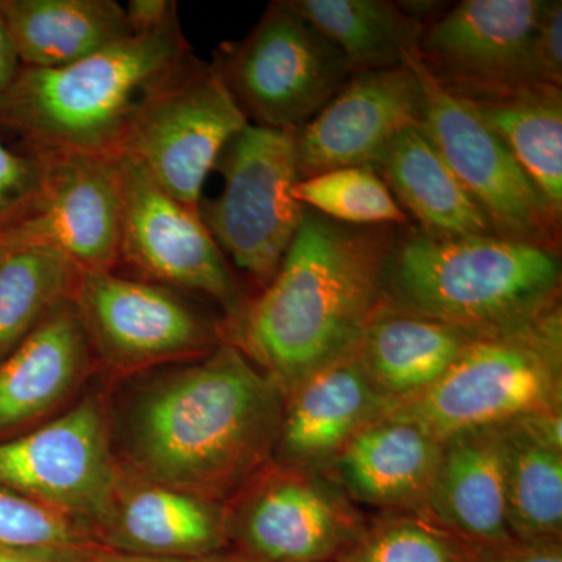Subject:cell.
<instances>
[{"label":"cell","instance_id":"603a6c76","mask_svg":"<svg viewBox=\"0 0 562 562\" xmlns=\"http://www.w3.org/2000/svg\"><path fill=\"white\" fill-rule=\"evenodd\" d=\"M372 166L419 221L420 231L439 236L495 235L420 124L395 135Z\"/></svg>","mask_w":562,"mask_h":562},{"label":"cell","instance_id":"5b68a950","mask_svg":"<svg viewBox=\"0 0 562 562\" xmlns=\"http://www.w3.org/2000/svg\"><path fill=\"white\" fill-rule=\"evenodd\" d=\"M560 409L561 303L519 327L479 336L438 382L386 417L412 422L443 442Z\"/></svg>","mask_w":562,"mask_h":562},{"label":"cell","instance_id":"ac0fdd59","mask_svg":"<svg viewBox=\"0 0 562 562\" xmlns=\"http://www.w3.org/2000/svg\"><path fill=\"white\" fill-rule=\"evenodd\" d=\"M94 536L113 552L180 560L216 557L231 547L224 503L122 469L109 516Z\"/></svg>","mask_w":562,"mask_h":562},{"label":"cell","instance_id":"6da1fadb","mask_svg":"<svg viewBox=\"0 0 562 562\" xmlns=\"http://www.w3.org/2000/svg\"><path fill=\"white\" fill-rule=\"evenodd\" d=\"M117 382L105 397L122 471L225 503L273 462L284 394L238 347Z\"/></svg>","mask_w":562,"mask_h":562},{"label":"cell","instance_id":"7a4b0ae2","mask_svg":"<svg viewBox=\"0 0 562 562\" xmlns=\"http://www.w3.org/2000/svg\"><path fill=\"white\" fill-rule=\"evenodd\" d=\"M353 227L305 209L279 272L222 341L238 347L284 397L310 375L355 353L386 302L394 233Z\"/></svg>","mask_w":562,"mask_h":562},{"label":"cell","instance_id":"2e32d148","mask_svg":"<svg viewBox=\"0 0 562 562\" xmlns=\"http://www.w3.org/2000/svg\"><path fill=\"white\" fill-rule=\"evenodd\" d=\"M422 85L413 66L362 70L295 131L301 180L317 173L373 165L395 135L422 117Z\"/></svg>","mask_w":562,"mask_h":562},{"label":"cell","instance_id":"44dd1931","mask_svg":"<svg viewBox=\"0 0 562 562\" xmlns=\"http://www.w3.org/2000/svg\"><path fill=\"white\" fill-rule=\"evenodd\" d=\"M506 425L452 436L424 516L468 543L512 539L506 522Z\"/></svg>","mask_w":562,"mask_h":562},{"label":"cell","instance_id":"8d00e7d4","mask_svg":"<svg viewBox=\"0 0 562 562\" xmlns=\"http://www.w3.org/2000/svg\"><path fill=\"white\" fill-rule=\"evenodd\" d=\"M21 69L20 55L0 10V94L9 90Z\"/></svg>","mask_w":562,"mask_h":562},{"label":"cell","instance_id":"3957f363","mask_svg":"<svg viewBox=\"0 0 562 562\" xmlns=\"http://www.w3.org/2000/svg\"><path fill=\"white\" fill-rule=\"evenodd\" d=\"M194 57L176 16L72 65L22 68L0 94V131L24 150L117 157L143 99Z\"/></svg>","mask_w":562,"mask_h":562},{"label":"cell","instance_id":"ab89813d","mask_svg":"<svg viewBox=\"0 0 562 562\" xmlns=\"http://www.w3.org/2000/svg\"><path fill=\"white\" fill-rule=\"evenodd\" d=\"M471 562H476L475 560H473L472 554H471Z\"/></svg>","mask_w":562,"mask_h":562},{"label":"cell","instance_id":"7c38bea8","mask_svg":"<svg viewBox=\"0 0 562 562\" xmlns=\"http://www.w3.org/2000/svg\"><path fill=\"white\" fill-rule=\"evenodd\" d=\"M409 65L422 85V131L482 209L495 235L558 250L561 222L501 136L468 99L432 79L419 55Z\"/></svg>","mask_w":562,"mask_h":562},{"label":"cell","instance_id":"d6986e66","mask_svg":"<svg viewBox=\"0 0 562 562\" xmlns=\"http://www.w3.org/2000/svg\"><path fill=\"white\" fill-rule=\"evenodd\" d=\"M394 403L376 390L355 353L303 380L284 397L273 462L327 472L333 461Z\"/></svg>","mask_w":562,"mask_h":562},{"label":"cell","instance_id":"d6a6232c","mask_svg":"<svg viewBox=\"0 0 562 562\" xmlns=\"http://www.w3.org/2000/svg\"><path fill=\"white\" fill-rule=\"evenodd\" d=\"M536 70L539 80L560 87L562 83V3L546 2L535 40H532Z\"/></svg>","mask_w":562,"mask_h":562},{"label":"cell","instance_id":"9a60e30c","mask_svg":"<svg viewBox=\"0 0 562 562\" xmlns=\"http://www.w3.org/2000/svg\"><path fill=\"white\" fill-rule=\"evenodd\" d=\"M43 155L40 201L24 221L0 235V251L41 247L58 251L83 272L117 271L124 213L117 157Z\"/></svg>","mask_w":562,"mask_h":562},{"label":"cell","instance_id":"8992f818","mask_svg":"<svg viewBox=\"0 0 562 562\" xmlns=\"http://www.w3.org/2000/svg\"><path fill=\"white\" fill-rule=\"evenodd\" d=\"M220 198L201 201L199 216L228 262L265 290L301 227L305 206L295 201L301 181L295 131L247 124L217 158Z\"/></svg>","mask_w":562,"mask_h":562},{"label":"cell","instance_id":"cb8c5ba5","mask_svg":"<svg viewBox=\"0 0 562 562\" xmlns=\"http://www.w3.org/2000/svg\"><path fill=\"white\" fill-rule=\"evenodd\" d=\"M0 10L22 68H61L133 35L114 0H0Z\"/></svg>","mask_w":562,"mask_h":562},{"label":"cell","instance_id":"f546056e","mask_svg":"<svg viewBox=\"0 0 562 562\" xmlns=\"http://www.w3.org/2000/svg\"><path fill=\"white\" fill-rule=\"evenodd\" d=\"M338 562H471V550L424 514L391 512L368 520Z\"/></svg>","mask_w":562,"mask_h":562},{"label":"cell","instance_id":"4fadbf2b","mask_svg":"<svg viewBox=\"0 0 562 562\" xmlns=\"http://www.w3.org/2000/svg\"><path fill=\"white\" fill-rule=\"evenodd\" d=\"M117 161L124 201L120 268L181 294L202 295L222 310V327L235 324L250 297L198 211L171 198L135 158L117 155Z\"/></svg>","mask_w":562,"mask_h":562},{"label":"cell","instance_id":"83f0119b","mask_svg":"<svg viewBox=\"0 0 562 562\" xmlns=\"http://www.w3.org/2000/svg\"><path fill=\"white\" fill-rule=\"evenodd\" d=\"M506 522L516 539H562V452L506 425Z\"/></svg>","mask_w":562,"mask_h":562},{"label":"cell","instance_id":"d4e9b609","mask_svg":"<svg viewBox=\"0 0 562 562\" xmlns=\"http://www.w3.org/2000/svg\"><path fill=\"white\" fill-rule=\"evenodd\" d=\"M501 136L542 195L554 220L562 214V94L553 85L468 99Z\"/></svg>","mask_w":562,"mask_h":562},{"label":"cell","instance_id":"7402d4cb","mask_svg":"<svg viewBox=\"0 0 562 562\" xmlns=\"http://www.w3.org/2000/svg\"><path fill=\"white\" fill-rule=\"evenodd\" d=\"M479 336L384 302L366 328L355 357L373 386L395 406L438 382Z\"/></svg>","mask_w":562,"mask_h":562},{"label":"cell","instance_id":"277c9868","mask_svg":"<svg viewBox=\"0 0 562 562\" xmlns=\"http://www.w3.org/2000/svg\"><path fill=\"white\" fill-rule=\"evenodd\" d=\"M557 249L498 235L395 238L384 271L387 305L486 335L560 305Z\"/></svg>","mask_w":562,"mask_h":562},{"label":"cell","instance_id":"836d02e7","mask_svg":"<svg viewBox=\"0 0 562 562\" xmlns=\"http://www.w3.org/2000/svg\"><path fill=\"white\" fill-rule=\"evenodd\" d=\"M476 562H562V539H516L469 543Z\"/></svg>","mask_w":562,"mask_h":562},{"label":"cell","instance_id":"9c48e42d","mask_svg":"<svg viewBox=\"0 0 562 562\" xmlns=\"http://www.w3.org/2000/svg\"><path fill=\"white\" fill-rule=\"evenodd\" d=\"M247 124L214 63L194 57L143 99L121 155L138 160L171 198L199 213L206 177Z\"/></svg>","mask_w":562,"mask_h":562},{"label":"cell","instance_id":"52a82bcc","mask_svg":"<svg viewBox=\"0 0 562 562\" xmlns=\"http://www.w3.org/2000/svg\"><path fill=\"white\" fill-rule=\"evenodd\" d=\"M249 124L297 131L353 76L341 52L284 0L272 2L249 35L214 58Z\"/></svg>","mask_w":562,"mask_h":562},{"label":"cell","instance_id":"30bf717a","mask_svg":"<svg viewBox=\"0 0 562 562\" xmlns=\"http://www.w3.org/2000/svg\"><path fill=\"white\" fill-rule=\"evenodd\" d=\"M236 553L265 562H338L368 519L328 472L271 462L224 503Z\"/></svg>","mask_w":562,"mask_h":562},{"label":"cell","instance_id":"8fae6325","mask_svg":"<svg viewBox=\"0 0 562 562\" xmlns=\"http://www.w3.org/2000/svg\"><path fill=\"white\" fill-rule=\"evenodd\" d=\"M120 473L105 392H87L68 412L0 442V486L79 520L92 536L109 516Z\"/></svg>","mask_w":562,"mask_h":562},{"label":"cell","instance_id":"74e56055","mask_svg":"<svg viewBox=\"0 0 562 562\" xmlns=\"http://www.w3.org/2000/svg\"><path fill=\"white\" fill-rule=\"evenodd\" d=\"M222 554L210 558H198V560H180V558L147 557V554L113 552L102 550L88 562H217Z\"/></svg>","mask_w":562,"mask_h":562},{"label":"cell","instance_id":"f1b7e54d","mask_svg":"<svg viewBox=\"0 0 562 562\" xmlns=\"http://www.w3.org/2000/svg\"><path fill=\"white\" fill-rule=\"evenodd\" d=\"M295 201L328 220L353 227L406 225L408 216L371 165L350 166L297 181Z\"/></svg>","mask_w":562,"mask_h":562},{"label":"cell","instance_id":"5bb4252c","mask_svg":"<svg viewBox=\"0 0 562 562\" xmlns=\"http://www.w3.org/2000/svg\"><path fill=\"white\" fill-rule=\"evenodd\" d=\"M542 0H464L425 25L417 55L432 79L464 99L546 85L532 40Z\"/></svg>","mask_w":562,"mask_h":562},{"label":"cell","instance_id":"ba28073f","mask_svg":"<svg viewBox=\"0 0 562 562\" xmlns=\"http://www.w3.org/2000/svg\"><path fill=\"white\" fill-rule=\"evenodd\" d=\"M98 372L110 382L195 360L222 341V321L154 281L117 271L81 272L74 292Z\"/></svg>","mask_w":562,"mask_h":562},{"label":"cell","instance_id":"e575fe53","mask_svg":"<svg viewBox=\"0 0 562 562\" xmlns=\"http://www.w3.org/2000/svg\"><path fill=\"white\" fill-rule=\"evenodd\" d=\"M106 549L0 546V562H88Z\"/></svg>","mask_w":562,"mask_h":562},{"label":"cell","instance_id":"e0dca14e","mask_svg":"<svg viewBox=\"0 0 562 562\" xmlns=\"http://www.w3.org/2000/svg\"><path fill=\"white\" fill-rule=\"evenodd\" d=\"M94 372L76 305L61 303L0 364V442L50 420Z\"/></svg>","mask_w":562,"mask_h":562},{"label":"cell","instance_id":"1f68e13d","mask_svg":"<svg viewBox=\"0 0 562 562\" xmlns=\"http://www.w3.org/2000/svg\"><path fill=\"white\" fill-rule=\"evenodd\" d=\"M44 173L43 154L10 149L0 136V235L16 227L35 209Z\"/></svg>","mask_w":562,"mask_h":562},{"label":"cell","instance_id":"f35d334b","mask_svg":"<svg viewBox=\"0 0 562 562\" xmlns=\"http://www.w3.org/2000/svg\"><path fill=\"white\" fill-rule=\"evenodd\" d=\"M217 562H265L254 560V558L243 557V554L233 553V554H222L220 561Z\"/></svg>","mask_w":562,"mask_h":562},{"label":"cell","instance_id":"d590c367","mask_svg":"<svg viewBox=\"0 0 562 562\" xmlns=\"http://www.w3.org/2000/svg\"><path fill=\"white\" fill-rule=\"evenodd\" d=\"M124 9L133 33L157 31L179 16V7L173 0H131Z\"/></svg>","mask_w":562,"mask_h":562},{"label":"cell","instance_id":"ffe728a7","mask_svg":"<svg viewBox=\"0 0 562 562\" xmlns=\"http://www.w3.org/2000/svg\"><path fill=\"white\" fill-rule=\"evenodd\" d=\"M442 442L412 422L382 417L362 428L328 473L355 503L384 513H424Z\"/></svg>","mask_w":562,"mask_h":562},{"label":"cell","instance_id":"484cf974","mask_svg":"<svg viewBox=\"0 0 562 562\" xmlns=\"http://www.w3.org/2000/svg\"><path fill=\"white\" fill-rule=\"evenodd\" d=\"M336 47L353 72L398 68L417 54L424 22L390 0H284Z\"/></svg>","mask_w":562,"mask_h":562},{"label":"cell","instance_id":"4dcf8cb0","mask_svg":"<svg viewBox=\"0 0 562 562\" xmlns=\"http://www.w3.org/2000/svg\"><path fill=\"white\" fill-rule=\"evenodd\" d=\"M0 546L103 549L87 525L0 486Z\"/></svg>","mask_w":562,"mask_h":562},{"label":"cell","instance_id":"4316f807","mask_svg":"<svg viewBox=\"0 0 562 562\" xmlns=\"http://www.w3.org/2000/svg\"><path fill=\"white\" fill-rule=\"evenodd\" d=\"M81 272L58 251H0V364L57 306L72 301Z\"/></svg>","mask_w":562,"mask_h":562}]
</instances>
